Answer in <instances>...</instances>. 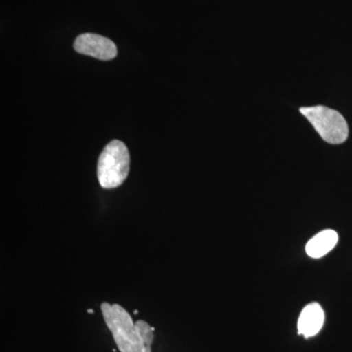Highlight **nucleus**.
Returning a JSON list of instances; mask_svg holds the SVG:
<instances>
[{
  "label": "nucleus",
  "mask_w": 352,
  "mask_h": 352,
  "mask_svg": "<svg viewBox=\"0 0 352 352\" xmlns=\"http://www.w3.org/2000/svg\"><path fill=\"white\" fill-rule=\"evenodd\" d=\"M131 170V156L126 144L113 140L101 153L97 164V177L102 188L113 189L120 186Z\"/></svg>",
  "instance_id": "nucleus-2"
},
{
  "label": "nucleus",
  "mask_w": 352,
  "mask_h": 352,
  "mask_svg": "<svg viewBox=\"0 0 352 352\" xmlns=\"http://www.w3.org/2000/svg\"><path fill=\"white\" fill-rule=\"evenodd\" d=\"M88 314H94V310L92 309H88L87 310Z\"/></svg>",
  "instance_id": "nucleus-7"
},
{
  "label": "nucleus",
  "mask_w": 352,
  "mask_h": 352,
  "mask_svg": "<svg viewBox=\"0 0 352 352\" xmlns=\"http://www.w3.org/2000/svg\"><path fill=\"white\" fill-rule=\"evenodd\" d=\"M76 52L100 60H112L117 56V46L111 39L95 34H83L76 38Z\"/></svg>",
  "instance_id": "nucleus-4"
},
{
  "label": "nucleus",
  "mask_w": 352,
  "mask_h": 352,
  "mask_svg": "<svg viewBox=\"0 0 352 352\" xmlns=\"http://www.w3.org/2000/svg\"><path fill=\"white\" fill-rule=\"evenodd\" d=\"M102 314L120 352H152L155 328L146 321L134 323L122 305L103 302Z\"/></svg>",
  "instance_id": "nucleus-1"
},
{
  "label": "nucleus",
  "mask_w": 352,
  "mask_h": 352,
  "mask_svg": "<svg viewBox=\"0 0 352 352\" xmlns=\"http://www.w3.org/2000/svg\"><path fill=\"white\" fill-rule=\"evenodd\" d=\"M134 314H138V310H134Z\"/></svg>",
  "instance_id": "nucleus-8"
},
{
  "label": "nucleus",
  "mask_w": 352,
  "mask_h": 352,
  "mask_svg": "<svg viewBox=\"0 0 352 352\" xmlns=\"http://www.w3.org/2000/svg\"><path fill=\"white\" fill-rule=\"evenodd\" d=\"M325 321V312L319 303L312 302L303 308L298 322V331L305 338L314 337L320 332Z\"/></svg>",
  "instance_id": "nucleus-5"
},
{
  "label": "nucleus",
  "mask_w": 352,
  "mask_h": 352,
  "mask_svg": "<svg viewBox=\"0 0 352 352\" xmlns=\"http://www.w3.org/2000/svg\"><path fill=\"white\" fill-rule=\"evenodd\" d=\"M338 241H339L338 233L328 229L316 234L312 239L308 241L305 251L310 258H320L332 251L337 245Z\"/></svg>",
  "instance_id": "nucleus-6"
},
{
  "label": "nucleus",
  "mask_w": 352,
  "mask_h": 352,
  "mask_svg": "<svg viewBox=\"0 0 352 352\" xmlns=\"http://www.w3.org/2000/svg\"><path fill=\"white\" fill-rule=\"evenodd\" d=\"M300 112L309 120L326 142L336 145L346 142L349 138V126L338 111L325 106H314L300 108Z\"/></svg>",
  "instance_id": "nucleus-3"
}]
</instances>
